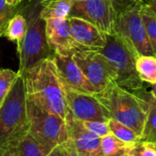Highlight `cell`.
<instances>
[{
  "instance_id": "1",
  "label": "cell",
  "mask_w": 156,
  "mask_h": 156,
  "mask_svg": "<svg viewBox=\"0 0 156 156\" xmlns=\"http://www.w3.org/2000/svg\"><path fill=\"white\" fill-rule=\"evenodd\" d=\"M20 75L28 101L67 120L69 111L52 57L39 61Z\"/></svg>"
},
{
  "instance_id": "2",
  "label": "cell",
  "mask_w": 156,
  "mask_h": 156,
  "mask_svg": "<svg viewBox=\"0 0 156 156\" xmlns=\"http://www.w3.org/2000/svg\"><path fill=\"white\" fill-rule=\"evenodd\" d=\"M95 96L111 119L128 126L141 137L147 116V103L144 98L116 82L95 93Z\"/></svg>"
},
{
  "instance_id": "3",
  "label": "cell",
  "mask_w": 156,
  "mask_h": 156,
  "mask_svg": "<svg viewBox=\"0 0 156 156\" xmlns=\"http://www.w3.org/2000/svg\"><path fill=\"white\" fill-rule=\"evenodd\" d=\"M28 129L25 83L19 75L0 107V146H15L28 133Z\"/></svg>"
},
{
  "instance_id": "4",
  "label": "cell",
  "mask_w": 156,
  "mask_h": 156,
  "mask_svg": "<svg viewBox=\"0 0 156 156\" xmlns=\"http://www.w3.org/2000/svg\"><path fill=\"white\" fill-rule=\"evenodd\" d=\"M110 61L116 72L115 82L130 91L144 89L136 70V58L139 56L116 33L106 35V44L100 50Z\"/></svg>"
},
{
  "instance_id": "5",
  "label": "cell",
  "mask_w": 156,
  "mask_h": 156,
  "mask_svg": "<svg viewBox=\"0 0 156 156\" xmlns=\"http://www.w3.org/2000/svg\"><path fill=\"white\" fill-rule=\"evenodd\" d=\"M117 20L115 33L140 55H154L147 37L142 18V7L144 2L115 0Z\"/></svg>"
},
{
  "instance_id": "6",
  "label": "cell",
  "mask_w": 156,
  "mask_h": 156,
  "mask_svg": "<svg viewBox=\"0 0 156 156\" xmlns=\"http://www.w3.org/2000/svg\"><path fill=\"white\" fill-rule=\"evenodd\" d=\"M16 44L19 57L17 72L19 74H22L39 61L52 57L54 54L47 40L46 21L40 18L39 13L31 15L27 21V32L24 37Z\"/></svg>"
},
{
  "instance_id": "7",
  "label": "cell",
  "mask_w": 156,
  "mask_h": 156,
  "mask_svg": "<svg viewBox=\"0 0 156 156\" xmlns=\"http://www.w3.org/2000/svg\"><path fill=\"white\" fill-rule=\"evenodd\" d=\"M28 133L42 143L56 147L69 139L66 120L28 101Z\"/></svg>"
},
{
  "instance_id": "8",
  "label": "cell",
  "mask_w": 156,
  "mask_h": 156,
  "mask_svg": "<svg viewBox=\"0 0 156 156\" xmlns=\"http://www.w3.org/2000/svg\"><path fill=\"white\" fill-rule=\"evenodd\" d=\"M72 58L97 92L103 90L116 80V72L100 51L77 48Z\"/></svg>"
},
{
  "instance_id": "9",
  "label": "cell",
  "mask_w": 156,
  "mask_h": 156,
  "mask_svg": "<svg viewBox=\"0 0 156 156\" xmlns=\"http://www.w3.org/2000/svg\"><path fill=\"white\" fill-rule=\"evenodd\" d=\"M69 16H77L94 25L106 35L115 33L117 7L115 0L74 1Z\"/></svg>"
},
{
  "instance_id": "10",
  "label": "cell",
  "mask_w": 156,
  "mask_h": 156,
  "mask_svg": "<svg viewBox=\"0 0 156 156\" xmlns=\"http://www.w3.org/2000/svg\"><path fill=\"white\" fill-rule=\"evenodd\" d=\"M63 90L68 109L75 119L81 122H108L111 119L95 94L78 92L64 87Z\"/></svg>"
},
{
  "instance_id": "11",
  "label": "cell",
  "mask_w": 156,
  "mask_h": 156,
  "mask_svg": "<svg viewBox=\"0 0 156 156\" xmlns=\"http://www.w3.org/2000/svg\"><path fill=\"white\" fill-rule=\"evenodd\" d=\"M52 58L61 85L64 88L82 93H97L94 87L90 84L73 59L72 55L63 56L54 53Z\"/></svg>"
},
{
  "instance_id": "12",
  "label": "cell",
  "mask_w": 156,
  "mask_h": 156,
  "mask_svg": "<svg viewBox=\"0 0 156 156\" xmlns=\"http://www.w3.org/2000/svg\"><path fill=\"white\" fill-rule=\"evenodd\" d=\"M69 140L72 143L79 156L101 155V138L88 131L82 122L69 112L67 120Z\"/></svg>"
},
{
  "instance_id": "13",
  "label": "cell",
  "mask_w": 156,
  "mask_h": 156,
  "mask_svg": "<svg viewBox=\"0 0 156 156\" xmlns=\"http://www.w3.org/2000/svg\"><path fill=\"white\" fill-rule=\"evenodd\" d=\"M46 37L50 48L56 54L63 56L72 55L79 48L70 33L69 17L47 20Z\"/></svg>"
},
{
  "instance_id": "14",
  "label": "cell",
  "mask_w": 156,
  "mask_h": 156,
  "mask_svg": "<svg viewBox=\"0 0 156 156\" xmlns=\"http://www.w3.org/2000/svg\"><path fill=\"white\" fill-rule=\"evenodd\" d=\"M70 33L79 48L100 51L106 44V34L85 19L69 16Z\"/></svg>"
},
{
  "instance_id": "15",
  "label": "cell",
  "mask_w": 156,
  "mask_h": 156,
  "mask_svg": "<svg viewBox=\"0 0 156 156\" xmlns=\"http://www.w3.org/2000/svg\"><path fill=\"white\" fill-rule=\"evenodd\" d=\"M133 92L144 98L147 103V116L141 139L156 146V97L152 91H147L145 88Z\"/></svg>"
},
{
  "instance_id": "16",
  "label": "cell",
  "mask_w": 156,
  "mask_h": 156,
  "mask_svg": "<svg viewBox=\"0 0 156 156\" xmlns=\"http://www.w3.org/2000/svg\"><path fill=\"white\" fill-rule=\"evenodd\" d=\"M75 0H41L39 16L44 21L48 19H64L70 15Z\"/></svg>"
},
{
  "instance_id": "17",
  "label": "cell",
  "mask_w": 156,
  "mask_h": 156,
  "mask_svg": "<svg viewBox=\"0 0 156 156\" xmlns=\"http://www.w3.org/2000/svg\"><path fill=\"white\" fill-rule=\"evenodd\" d=\"M17 156H47L55 147L48 145L27 133L16 145Z\"/></svg>"
},
{
  "instance_id": "18",
  "label": "cell",
  "mask_w": 156,
  "mask_h": 156,
  "mask_svg": "<svg viewBox=\"0 0 156 156\" xmlns=\"http://www.w3.org/2000/svg\"><path fill=\"white\" fill-rule=\"evenodd\" d=\"M136 70L142 81L156 84V56L140 55L136 58Z\"/></svg>"
},
{
  "instance_id": "19",
  "label": "cell",
  "mask_w": 156,
  "mask_h": 156,
  "mask_svg": "<svg viewBox=\"0 0 156 156\" xmlns=\"http://www.w3.org/2000/svg\"><path fill=\"white\" fill-rule=\"evenodd\" d=\"M128 145L110 133L101 138L100 156H126Z\"/></svg>"
},
{
  "instance_id": "20",
  "label": "cell",
  "mask_w": 156,
  "mask_h": 156,
  "mask_svg": "<svg viewBox=\"0 0 156 156\" xmlns=\"http://www.w3.org/2000/svg\"><path fill=\"white\" fill-rule=\"evenodd\" d=\"M27 29V21L22 14H15L8 21L4 36L10 41H20Z\"/></svg>"
},
{
  "instance_id": "21",
  "label": "cell",
  "mask_w": 156,
  "mask_h": 156,
  "mask_svg": "<svg viewBox=\"0 0 156 156\" xmlns=\"http://www.w3.org/2000/svg\"><path fill=\"white\" fill-rule=\"evenodd\" d=\"M142 18L149 42L156 55V13L147 4L144 3L142 7Z\"/></svg>"
},
{
  "instance_id": "22",
  "label": "cell",
  "mask_w": 156,
  "mask_h": 156,
  "mask_svg": "<svg viewBox=\"0 0 156 156\" xmlns=\"http://www.w3.org/2000/svg\"><path fill=\"white\" fill-rule=\"evenodd\" d=\"M108 125L111 133L123 143L133 144L141 140V137L134 131L113 119H110L108 121Z\"/></svg>"
},
{
  "instance_id": "23",
  "label": "cell",
  "mask_w": 156,
  "mask_h": 156,
  "mask_svg": "<svg viewBox=\"0 0 156 156\" xmlns=\"http://www.w3.org/2000/svg\"><path fill=\"white\" fill-rule=\"evenodd\" d=\"M19 75L20 74L17 71H14L9 69H0V107Z\"/></svg>"
},
{
  "instance_id": "24",
  "label": "cell",
  "mask_w": 156,
  "mask_h": 156,
  "mask_svg": "<svg viewBox=\"0 0 156 156\" xmlns=\"http://www.w3.org/2000/svg\"><path fill=\"white\" fill-rule=\"evenodd\" d=\"M126 156H156V146L141 139L136 143L129 144Z\"/></svg>"
},
{
  "instance_id": "25",
  "label": "cell",
  "mask_w": 156,
  "mask_h": 156,
  "mask_svg": "<svg viewBox=\"0 0 156 156\" xmlns=\"http://www.w3.org/2000/svg\"><path fill=\"white\" fill-rule=\"evenodd\" d=\"M16 7L7 4L6 0H0V37L4 36L8 21L15 15Z\"/></svg>"
},
{
  "instance_id": "26",
  "label": "cell",
  "mask_w": 156,
  "mask_h": 156,
  "mask_svg": "<svg viewBox=\"0 0 156 156\" xmlns=\"http://www.w3.org/2000/svg\"><path fill=\"white\" fill-rule=\"evenodd\" d=\"M81 122V121H80ZM83 126L90 131V133H94L95 135L102 138L111 133L108 122H97V121H90V122H81Z\"/></svg>"
},
{
  "instance_id": "27",
  "label": "cell",
  "mask_w": 156,
  "mask_h": 156,
  "mask_svg": "<svg viewBox=\"0 0 156 156\" xmlns=\"http://www.w3.org/2000/svg\"><path fill=\"white\" fill-rule=\"evenodd\" d=\"M47 156H79L72 143L68 139L63 144L57 145Z\"/></svg>"
},
{
  "instance_id": "28",
  "label": "cell",
  "mask_w": 156,
  "mask_h": 156,
  "mask_svg": "<svg viewBox=\"0 0 156 156\" xmlns=\"http://www.w3.org/2000/svg\"><path fill=\"white\" fill-rule=\"evenodd\" d=\"M0 156H17L15 146L13 145L0 146Z\"/></svg>"
},
{
  "instance_id": "29",
  "label": "cell",
  "mask_w": 156,
  "mask_h": 156,
  "mask_svg": "<svg viewBox=\"0 0 156 156\" xmlns=\"http://www.w3.org/2000/svg\"><path fill=\"white\" fill-rule=\"evenodd\" d=\"M23 0H6L7 4L9 5H11V6H14V7H16V5H18Z\"/></svg>"
},
{
  "instance_id": "30",
  "label": "cell",
  "mask_w": 156,
  "mask_h": 156,
  "mask_svg": "<svg viewBox=\"0 0 156 156\" xmlns=\"http://www.w3.org/2000/svg\"><path fill=\"white\" fill-rule=\"evenodd\" d=\"M145 3H147V4L155 11L156 13V0H147Z\"/></svg>"
},
{
  "instance_id": "31",
  "label": "cell",
  "mask_w": 156,
  "mask_h": 156,
  "mask_svg": "<svg viewBox=\"0 0 156 156\" xmlns=\"http://www.w3.org/2000/svg\"><path fill=\"white\" fill-rule=\"evenodd\" d=\"M151 91H152V93L156 97V84L152 85V90H151Z\"/></svg>"
},
{
  "instance_id": "32",
  "label": "cell",
  "mask_w": 156,
  "mask_h": 156,
  "mask_svg": "<svg viewBox=\"0 0 156 156\" xmlns=\"http://www.w3.org/2000/svg\"><path fill=\"white\" fill-rule=\"evenodd\" d=\"M130 1H143V2H146L147 0H130Z\"/></svg>"
},
{
  "instance_id": "33",
  "label": "cell",
  "mask_w": 156,
  "mask_h": 156,
  "mask_svg": "<svg viewBox=\"0 0 156 156\" xmlns=\"http://www.w3.org/2000/svg\"><path fill=\"white\" fill-rule=\"evenodd\" d=\"M75 1H82V0H75Z\"/></svg>"
},
{
  "instance_id": "34",
  "label": "cell",
  "mask_w": 156,
  "mask_h": 156,
  "mask_svg": "<svg viewBox=\"0 0 156 156\" xmlns=\"http://www.w3.org/2000/svg\"><path fill=\"white\" fill-rule=\"evenodd\" d=\"M155 56H156V55H155Z\"/></svg>"
}]
</instances>
